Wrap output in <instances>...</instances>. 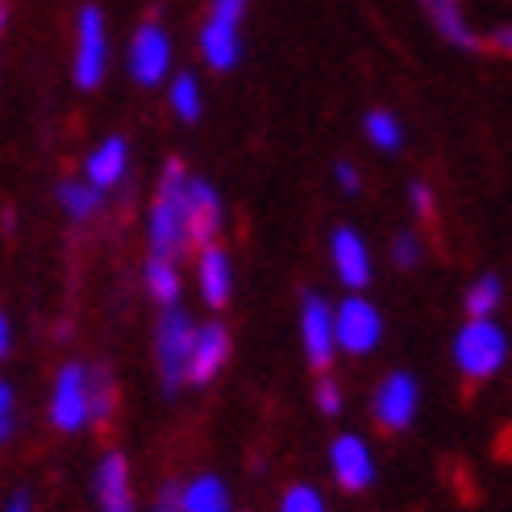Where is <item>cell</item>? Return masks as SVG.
<instances>
[{
	"instance_id": "d6986e66",
	"label": "cell",
	"mask_w": 512,
	"mask_h": 512,
	"mask_svg": "<svg viewBox=\"0 0 512 512\" xmlns=\"http://www.w3.org/2000/svg\"><path fill=\"white\" fill-rule=\"evenodd\" d=\"M179 512H234V504L217 475H196L188 488H179Z\"/></svg>"
},
{
	"instance_id": "d6a6232c",
	"label": "cell",
	"mask_w": 512,
	"mask_h": 512,
	"mask_svg": "<svg viewBox=\"0 0 512 512\" xmlns=\"http://www.w3.org/2000/svg\"><path fill=\"white\" fill-rule=\"evenodd\" d=\"M155 512H179V488H163V496H159Z\"/></svg>"
},
{
	"instance_id": "f546056e",
	"label": "cell",
	"mask_w": 512,
	"mask_h": 512,
	"mask_svg": "<svg viewBox=\"0 0 512 512\" xmlns=\"http://www.w3.org/2000/svg\"><path fill=\"white\" fill-rule=\"evenodd\" d=\"M483 46L496 50V55H508V59H512V21H508V25H496V30L483 38Z\"/></svg>"
},
{
	"instance_id": "52a82bcc",
	"label": "cell",
	"mask_w": 512,
	"mask_h": 512,
	"mask_svg": "<svg viewBox=\"0 0 512 512\" xmlns=\"http://www.w3.org/2000/svg\"><path fill=\"white\" fill-rule=\"evenodd\" d=\"M50 421L63 433H75L88 425V367L67 363L55 375V392H50Z\"/></svg>"
},
{
	"instance_id": "4316f807",
	"label": "cell",
	"mask_w": 512,
	"mask_h": 512,
	"mask_svg": "<svg viewBox=\"0 0 512 512\" xmlns=\"http://www.w3.org/2000/svg\"><path fill=\"white\" fill-rule=\"evenodd\" d=\"M13 425H17V392L0 379V446L13 438Z\"/></svg>"
},
{
	"instance_id": "5b68a950",
	"label": "cell",
	"mask_w": 512,
	"mask_h": 512,
	"mask_svg": "<svg viewBox=\"0 0 512 512\" xmlns=\"http://www.w3.org/2000/svg\"><path fill=\"white\" fill-rule=\"evenodd\" d=\"M105 63H109V38H105V17L96 5L80 9V25H75V84L96 88L105 80Z\"/></svg>"
},
{
	"instance_id": "e0dca14e",
	"label": "cell",
	"mask_w": 512,
	"mask_h": 512,
	"mask_svg": "<svg viewBox=\"0 0 512 512\" xmlns=\"http://www.w3.org/2000/svg\"><path fill=\"white\" fill-rule=\"evenodd\" d=\"M334 271L346 288H367L371 284V254H367V242L354 234V229H338L334 234Z\"/></svg>"
},
{
	"instance_id": "7c38bea8",
	"label": "cell",
	"mask_w": 512,
	"mask_h": 512,
	"mask_svg": "<svg viewBox=\"0 0 512 512\" xmlns=\"http://www.w3.org/2000/svg\"><path fill=\"white\" fill-rule=\"evenodd\" d=\"M221 234V196L209 179H188V209H184V238L188 246H217Z\"/></svg>"
},
{
	"instance_id": "484cf974",
	"label": "cell",
	"mask_w": 512,
	"mask_h": 512,
	"mask_svg": "<svg viewBox=\"0 0 512 512\" xmlns=\"http://www.w3.org/2000/svg\"><path fill=\"white\" fill-rule=\"evenodd\" d=\"M279 512H325V496L317 488H309V483H296V488H288L284 500H279Z\"/></svg>"
},
{
	"instance_id": "f1b7e54d",
	"label": "cell",
	"mask_w": 512,
	"mask_h": 512,
	"mask_svg": "<svg viewBox=\"0 0 512 512\" xmlns=\"http://www.w3.org/2000/svg\"><path fill=\"white\" fill-rule=\"evenodd\" d=\"M317 408L325 417H334V413H342V388L334 379H321L317 383Z\"/></svg>"
},
{
	"instance_id": "1f68e13d",
	"label": "cell",
	"mask_w": 512,
	"mask_h": 512,
	"mask_svg": "<svg viewBox=\"0 0 512 512\" xmlns=\"http://www.w3.org/2000/svg\"><path fill=\"white\" fill-rule=\"evenodd\" d=\"M334 175H338V184H342L346 192H358V188H363V175H358V167H354V163H338V167H334Z\"/></svg>"
},
{
	"instance_id": "603a6c76",
	"label": "cell",
	"mask_w": 512,
	"mask_h": 512,
	"mask_svg": "<svg viewBox=\"0 0 512 512\" xmlns=\"http://www.w3.org/2000/svg\"><path fill=\"white\" fill-rule=\"evenodd\" d=\"M363 130H367L371 146L388 150V155L404 146V125H400V121H396V113H388V109H371V113H367V121H363Z\"/></svg>"
},
{
	"instance_id": "4dcf8cb0",
	"label": "cell",
	"mask_w": 512,
	"mask_h": 512,
	"mask_svg": "<svg viewBox=\"0 0 512 512\" xmlns=\"http://www.w3.org/2000/svg\"><path fill=\"white\" fill-rule=\"evenodd\" d=\"M408 200H413V209H417V217H433V192H429V184H421V179H417V184L413 188H408Z\"/></svg>"
},
{
	"instance_id": "d4e9b609",
	"label": "cell",
	"mask_w": 512,
	"mask_h": 512,
	"mask_svg": "<svg viewBox=\"0 0 512 512\" xmlns=\"http://www.w3.org/2000/svg\"><path fill=\"white\" fill-rule=\"evenodd\" d=\"M171 109L179 121H196L200 117V84H196V75H175L171 80Z\"/></svg>"
},
{
	"instance_id": "5bb4252c",
	"label": "cell",
	"mask_w": 512,
	"mask_h": 512,
	"mask_svg": "<svg viewBox=\"0 0 512 512\" xmlns=\"http://www.w3.org/2000/svg\"><path fill=\"white\" fill-rule=\"evenodd\" d=\"M421 9L429 17V25L450 46H458V50H479L483 46V38L475 34V25H471V17L463 9V0H421Z\"/></svg>"
},
{
	"instance_id": "30bf717a",
	"label": "cell",
	"mask_w": 512,
	"mask_h": 512,
	"mask_svg": "<svg viewBox=\"0 0 512 512\" xmlns=\"http://www.w3.org/2000/svg\"><path fill=\"white\" fill-rule=\"evenodd\" d=\"M229 363V329L209 321L192 329V350H188V367H184V383H213L221 375V367Z\"/></svg>"
},
{
	"instance_id": "ac0fdd59",
	"label": "cell",
	"mask_w": 512,
	"mask_h": 512,
	"mask_svg": "<svg viewBox=\"0 0 512 512\" xmlns=\"http://www.w3.org/2000/svg\"><path fill=\"white\" fill-rule=\"evenodd\" d=\"M125 167H130V146H125V138H105L92 155H88V184L96 192H105V188H117L121 179H125Z\"/></svg>"
},
{
	"instance_id": "3957f363",
	"label": "cell",
	"mask_w": 512,
	"mask_h": 512,
	"mask_svg": "<svg viewBox=\"0 0 512 512\" xmlns=\"http://www.w3.org/2000/svg\"><path fill=\"white\" fill-rule=\"evenodd\" d=\"M242 21L246 0H213L200 25V55L213 71H229L242 59Z\"/></svg>"
},
{
	"instance_id": "44dd1931",
	"label": "cell",
	"mask_w": 512,
	"mask_h": 512,
	"mask_svg": "<svg viewBox=\"0 0 512 512\" xmlns=\"http://www.w3.org/2000/svg\"><path fill=\"white\" fill-rule=\"evenodd\" d=\"M113 408H117V388H113V375L105 367L88 371V421L96 425H109L113 421Z\"/></svg>"
},
{
	"instance_id": "2e32d148",
	"label": "cell",
	"mask_w": 512,
	"mask_h": 512,
	"mask_svg": "<svg viewBox=\"0 0 512 512\" xmlns=\"http://www.w3.org/2000/svg\"><path fill=\"white\" fill-rule=\"evenodd\" d=\"M96 500L100 512H134V492H130V463L121 454H105L96 467Z\"/></svg>"
},
{
	"instance_id": "ba28073f",
	"label": "cell",
	"mask_w": 512,
	"mask_h": 512,
	"mask_svg": "<svg viewBox=\"0 0 512 512\" xmlns=\"http://www.w3.org/2000/svg\"><path fill=\"white\" fill-rule=\"evenodd\" d=\"M417 404H421L417 379H413V375H404V371H396V375H388V379L379 383V392H375V400H371V408H375V425H379V429H388V433H400V429L413 425Z\"/></svg>"
},
{
	"instance_id": "6da1fadb",
	"label": "cell",
	"mask_w": 512,
	"mask_h": 512,
	"mask_svg": "<svg viewBox=\"0 0 512 512\" xmlns=\"http://www.w3.org/2000/svg\"><path fill=\"white\" fill-rule=\"evenodd\" d=\"M188 171L179 159H171L163 167V179H159V192H155V204H150V254L159 259H175L184 254L188 238H184V209H188Z\"/></svg>"
},
{
	"instance_id": "83f0119b",
	"label": "cell",
	"mask_w": 512,
	"mask_h": 512,
	"mask_svg": "<svg viewBox=\"0 0 512 512\" xmlns=\"http://www.w3.org/2000/svg\"><path fill=\"white\" fill-rule=\"evenodd\" d=\"M392 263L404 267V271L417 267V263H421V242H417L413 234H400V238L392 242Z\"/></svg>"
},
{
	"instance_id": "ffe728a7",
	"label": "cell",
	"mask_w": 512,
	"mask_h": 512,
	"mask_svg": "<svg viewBox=\"0 0 512 512\" xmlns=\"http://www.w3.org/2000/svg\"><path fill=\"white\" fill-rule=\"evenodd\" d=\"M146 292L155 296L163 309H175V300H179V267H175V259H159V254H150L146 259Z\"/></svg>"
},
{
	"instance_id": "d590c367",
	"label": "cell",
	"mask_w": 512,
	"mask_h": 512,
	"mask_svg": "<svg viewBox=\"0 0 512 512\" xmlns=\"http://www.w3.org/2000/svg\"><path fill=\"white\" fill-rule=\"evenodd\" d=\"M0 30H5V5H0Z\"/></svg>"
},
{
	"instance_id": "277c9868",
	"label": "cell",
	"mask_w": 512,
	"mask_h": 512,
	"mask_svg": "<svg viewBox=\"0 0 512 512\" xmlns=\"http://www.w3.org/2000/svg\"><path fill=\"white\" fill-rule=\"evenodd\" d=\"M334 338H338V350H346V354H371L383 338L379 309L363 296L342 300L334 309Z\"/></svg>"
},
{
	"instance_id": "9a60e30c",
	"label": "cell",
	"mask_w": 512,
	"mask_h": 512,
	"mask_svg": "<svg viewBox=\"0 0 512 512\" xmlns=\"http://www.w3.org/2000/svg\"><path fill=\"white\" fill-rule=\"evenodd\" d=\"M196 279H200V296L209 309H225L229 296H234V263L221 246H204L200 263H196Z\"/></svg>"
},
{
	"instance_id": "8fae6325",
	"label": "cell",
	"mask_w": 512,
	"mask_h": 512,
	"mask_svg": "<svg viewBox=\"0 0 512 512\" xmlns=\"http://www.w3.org/2000/svg\"><path fill=\"white\" fill-rule=\"evenodd\" d=\"M300 338H304V354H309V367L329 371L338 354V338H334V309H329L325 296H304Z\"/></svg>"
},
{
	"instance_id": "8992f818",
	"label": "cell",
	"mask_w": 512,
	"mask_h": 512,
	"mask_svg": "<svg viewBox=\"0 0 512 512\" xmlns=\"http://www.w3.org/2000/svg\"><path fill=\"white\" fill-rule=\"evenodd\" d=\"M192 321L184 309H167L159 321V371H163V388L175 392L184 383V367H188V350H192Z\"/></svg>"
},
{
	"instance_id": "836d02e7",
	"label": "cell",
	"mask_w": 512,
	"mask_h": 512,
	"mask_svg": "<svg viewBox=\"0 0 512 512\" xmlns=\"http://www.w3.org/2000/svg\"><path fill=\"white\" fill-rule=\"evenodd\" d=\"M9 354V321H5V313H0V358Z\"/></svg>"
},
{
	"instance_id": "7a4b0ae2",
	"label": "cell",
	"mask_w": 512,
	"mask_h": 512,
	"mask_svg": "<svg viewBox=\"0 0 512 512\" xmlns=\"http://www.w3.org/2000/svg\"><path fill=\"white\" fill-rule=\"evenodd\" d=\"M508 358V334L492 317H471L454 334V363L467 379H492Z\"/></svg>"
},
{
	"instance_id": "cb8c5ba5",
	"label": "cell",
	"mask_w": 512,
	"mask_h": 512,
	"mask_svg": "<svg viewBox=\"0 0 512 512\" xmlns=\"http://www.w3.org/2000/svg\"><path fill=\"white\" fill-rule=\"evenodd\" d=\"M500 296H504L500 275H483V279H475V284L467 288V313H471V317H492V313L500 309Z\"/></svg>"
},
{
	"instance_id": "4fadbf2b",
	"label": "cell",
	"mask_w": 512,
	"mask_h": 512,
	"mask_svg": "<svg viewBox=\"0 0 512 512\" xmlns=\"http://www.w3.org/2000/svg\"><path fill=\"white\" fill-rule=\"evenodd\" d=\"M329 467H334V479L342 483L346 492H363V488H371V479H375V458H371L367 442L354 438V433L334 438V446H329Z\"/></svg>"
},
{
	"instance_id": "9c48e42d",
	"label": "cell",
	"mask_w": 512,
	"mask_h": 512,
	"mask_svg": "<svg viewBox=\"0 0 512 512\" xmlns=\"http://www.w3.org/2000/svg\"><path fill=\"white\" fill-rule=\"evenodd\" d=\"M171 71V38L159 21H146L130 42V75L142 88H155Z\"/></svg>"
},
{
	"instance_id": "e575fe53",
	"label": "cell",
	"mask_w": 512,
	"mask_h": 512,
	"mask_svg": "<svg viewBox=\"0 0 512 512\" xmlns=\"http://www.w3.org/2000/svg\"><path fill=\"white\" fill-rule=\"evenodd\" d=\"M5 512H30V500H25V496H17V500H13Z\"/></svg>"
},
{
	"instance_id": "7402d4cb",
	"label": "cell",
	"mask_w": 512,
	"mask_h": 512,
	"mask_svg": "<svg viewBox=\"0 0 512 512\" xmlns=\"http://www.w3.org/2000/svg\"><path fill=\"white\" fill-rule=\"evenodd\" d=\"M59 204H63V213L71 221H88L100 213V192L88 184V179H67V184L59 188Z\"/></svg>"
}]
</instances>
